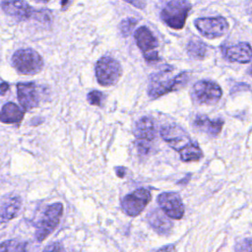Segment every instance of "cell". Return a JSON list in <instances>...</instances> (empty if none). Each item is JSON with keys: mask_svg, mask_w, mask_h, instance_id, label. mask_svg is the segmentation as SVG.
I'll use <instances>...</instances> for the list:
<instances>
[{"mask_svg": "<svg viewBox=\"0 0 252 252\" xmlns=\"http://www.w3.org/2000/svg\"><path fill=\"white\" fill-rule=\"evenodd\" d=\"M170 71L164 70L154 74L148 86V94L152 98L159 97L170 92L184 87L189 81V73L181 72L174 77H169Z\"/></svg>", "mask_w": 252, "mask_h": 252, "instance_id": "cell-1", "label": "cell"}, {"mask_svg": "<svg viewBox=\"0 0 252 252\" xmlns=\"http://www.w3.org/2000/svg\"><path fill=\"white\" fill-rule=\"evenodd\" d=\"M191 10L188 0H170L160 11V20L169 28L181 30Z\"/></svg>", "mask_w": 252, "mask_h": 252, "instance_id": "cell-2", "label": "cell"}, {"mask_svg": "<svg viewBox=\"0 0 252 252\" xmlns=\"http://www.w3.org/2000/svg\"><path fill=\"white\" fill-rule=\"evenodd\" d=\"M12 65L22 75H34L41 71L43 59L32 48L18 49L12 56Z\"/></svg>", "mask_w": 252, "mask_h": 252, "instance_id": "cell-3", "label": "cell"}, {"mask_svg": "<svg viewBox=\"0 0 252 252\" xmlns=\"http://www.w3.org/2000/svg\"><path fill=\"white\" fill-rule=\"evenodd\" d=\"M122 75L120 63L109 56L99 58L95 64V77L97 83L102 87L115 85Z\"/></svg>", "mask_w": 252, "mask_h": 252, "instance_id": "cell-4", "label": "cell"}, {"mask_svg": "<svg viewBox=\"0 0 252 252\" xmlns=\"http://www.w3.org/2000/svg\"><path fill=\"white\" fill-rule=\"evenodd\" d=\"M63 214V205L61 203H53L49 205L42 216V219L36 224L35 238L37 241H43L57 227L61 216Z\"/></svg>", "mask_w": 252, "mask_h": 252, "instance_id": "cell-5", "label": "cell"}, {"mask_svg": "<svg viewBox=\"0 0 252 252\" xmlns=\"http://www.w3.org/2000/svg\"><path fill=\"white\" fill-rule=\"evenodd\" d=\"M136 44L143 53L147 62H157L159 60L158 47V42L154 33L145 26L140 27L134 33Z\"/></svg>", "mask_w": 252, "mask_h": 252, "instance_id": "cell-6", "label": "cell"}, {"mask_svg": "<svg viewBox=\"0 0 252 252\" xmlns=\"http://www.w3.org/2000/svg\"><path fill=\"white\" fill-rule=\"evenodd\" d=\"M151 198L150 190L139 188L123 197L121 201L122 211L129 217H137L150 203Z\"/></svg>", "mask_w": 252, "mask_h": 252, "instance_id": "cell-7", "label": "cell"}, {"mask_svg": "<svg viewBox=\"0 0 252 252\" xmlns=\"http://www.w3.org/2000/svg\"><path fill=\"white\" fill-rule=\"evenodd\" d=\"M195 27L202 35L213 39L225 34L229 26L225 18L218 16L199 18L195 20Z\"/></svg>", "mask_w": 252, "mask_h": 252, "instance_id": "cell-8", "label": "cell"}, {"mask_svg": "<svg viewBox=\"0 0 252 252\" xmlns=\"http://www.w3.org/2000/svg\"><path fill=\"white\" fill-rule=\"evenodd\" d=\"M193 94L199 103L211 105L217 103L220 99L222 91L216 82L201 80L194 85Z\"/></svg>", "mask_w": 252, "mask_h": 252, "instance_id": "cell-9", "label": "cell"}, {"mask_svg": "<svg viewBox=\"0 0 252 252\" xmlns=\"http://www.w3.org/2000/svg\"><path fill=\"white\" fill-rule=\"evenodd\" d=\"M160 210L170 219L180 220L184 215V205L176 192H163L157 198Z\"/></svg>", "mask_w": 252, "mask_h": 252, "instance_id": "cell-10", "label": "cell"}, {"mask_svg": "<svg viewBox=\"0 0 252 252\" xmlns=\"http://www.w3.org/2000/svg\"><path fill=\"white\" fill-rule=\"evenodd\" d=\"M159 134L162 140L177 152L192 141L189 134L182 127L174 123L163 125L160 128Z\"/></svg>", "mask_w": 252, "mask_h": 252, "instance_id": "cell-11", "label": "cell"}, {"mask_svg": "<svg viewBox=\"0 0 252 252\" xmlns=\"http://www.w3.org/2000/svg\"><path fill=\"white\" fill-rule=\"evenodd\" d=\"M18 100L24 110H31L39 103V94L34 83L17 84Z\"/></svg>", "mask_w": 252, "mask_h": 252, "instance_id": "cell-12", "label": "cell"}, {"mask_svg": "<svg viewBox=\"0 0 252 252\" xmlns=\"http://www.w3.org/2000/svg\"><path fill=\"white\" fill-rule=\"evenodd\" d=\"M1 8L18 22L30 19L33 13L32 7L25 0H1Z\"/></svg>", "mask_w": 252, "mask_h": 252, "instance_id": "cell-13", "label": "cell"}, {"mask_svg": "<svg viewBox=\"0 0 252 252\" xmlns=\"http://www.w3.org/2000/svg\"><path fill=\"white\" fill-rule=\"evenodd\" d=\"M134 136L138 142L151 145V142H153L157 136V129L154 119L149 116L140 118L135 124Z\"/></svg>", "mask_w": 252, "mask_h": 252, "instance_id": "cell-14", "label": "cell"}, {"mask_svg": "<svg viewBox=\"0 0 252 252\" xmlns=\"http://www.w3.org/2000/svg\"><path fill=\"white\" fill-rule=\"evenodd\" d=\"M22 201L19 196H6L0 201V222L14 219L20 212Z\"/></svg>", "mask_w": 252, "mask_h": 252, "instance_id": "cell-15", "label": "cell"}, {"mask_svg": "<svg viewBox=\"0 0 252 252\" xmlns=\"http://www.w3.org/2000/svg\"><path fill=\"white\" fill-rule=\"evenodd\" d=\"M225 57L230 62L249 63L251 61V46L248 42H239L227 47L224 51Z\"/></svg>", "mask_w": 252, "mask_h": 252, "instance_id": "cell-16", "label": "cell"}, {"mask_svg": "<svg viewBox=\"0 0 252 252\" xmlns=\"http://www.w3.org/2000/svg\"><path fill=\"white\" fill-rule=\"evenodd\" d=\"M150 225L160 234H167L172 228V222L161 210H154L148 215Z\"/></svg>", "mask_w": 252, "mask_h": 252, "instance_id": "cell-17", "label": "cell"}, {"mask_svg": "<svg viewBox=\"0 0 252 252\" xmlns=\"http://www.w3.org/2000/svg\"><path fill=\"white\" fill-rule=\"evenodd\" d=\"M193 125L197 129L206 132L208 135L216 137L221 131V128H222V125H223V120L220 119V118L211 120L208 116L197 115L194 119Z\"/></svg>", "mask_w": 252, "mask_h": 252, "instance_id": "cell-18", "label": "cell"}, {"mask_svg": "<svg viewBox=\"0 0 252 252\" xmlns=\"http://www.w3.org/2000/svg\"><path fill=\"white\" fill-rule=\"evenodd\" d=\"M24 110L14 102H7L0 110V121L7 124H19L24 118Z\"/></svg>", "mask_w": 252, "mask_h": 252, "instance_id": "cell-19", "label": "cell"}, {"mask_svg": "<svg viewBox=\"0 0 252 252\" xmlns=\"http://www.w3.org/2000/svg\"><path fill=\"white\" fill-rule=\"evenodd\" d=\"M180 159L182 161H198L203 158L202 150L197 142L191 141L179 151Z\"/></svg>", "mask_w": 252, "mask_h": 252, "instance_id": "cell-20", "label": "cell"}, {"mask_svg": "<svg viewBox=\"0 0 252 252\" xmlns=\"http://www.w3.org/2000/svg\"><path fill=\"white\" fill-rule=\"evenodd\" d=\"M187 52L192 58L201 60L206 56L207 45L199 38L190 39L187 43Z\"/></svg>", "mask_w": 252, "mask_h": 252, "instance_id": "cell-21", "label": "cell"}, {"mask_svg": "<svg viewBox=\"0 0 252 252\" xmlns=\"http://www.w3.org/2000/svg\"><path fill=\"white\" fill-rule=\"evenodd\" d=\"M27 242L6 240L0 243V252H27Z\"/></svg>", "mask_w": 252, "mask_h": 252, "instance_id": "cell-22", "label": "cell"}, {"mask_svg": "<svg viewBox=\"0 0 252 252\" xmlns=\"http://www.w3.org/2000/svg\"><path fill=\"white\" fill-rule=\"evenodd\" d=\"M137 25V20L134 18H126L122 20L119 24V30L123 36H128L133 32L135 26Z\"/></svg>", "mask_w": 252, "mask_h": 252, "instance_id": "cell-23", "label": "cell"}, {"mask_svg": "<svg viewBox=\"0 0 252 252\" xmlns=\"http://www.w3.org/2000/svg\"><path fill=\"white\" fill-rule=\"evenodd\" d=\"M87 99L88 101L93 104V105H96V106H101L104 99H105V95L104 94H102L99 91H92L88 94L87 95Z\"/></svg>", "mask_w": 252, "mask_h": 252, "instance_id": "cell-24", "label": "cell"}, {"mask_svg": "<svg viewBox=\"0 0 252 252\" xmlns=\"http://www.w3.org/2000/svg\"><path fill=\"white\" fill-rule=\"evenodd\" d=\"M235 252H251V242L250 239H245L236 246Z\"/></svg>", "mask_w": 252, "mask_h": 252, "instance_id": "cell-25", "label": "cell"}, {"mask_svg": "<svg viewBox=\"0 0 252 252\" xmlns=\"http://www.w3.org/2000/svg\"><path fill=\"white\" fill-rule=\"evenodd\" d=\"M63 251V247L61 245V243L59 242H53L49 245H47L42 252H62Z\"/></svg>", "mask_w": 252, "mask_h": 252, "instance_id": "cell-26", "label": "cell"}, {"mask_svg": "<svg viewBox=\"0 0 252 252\" xmlns=\"http://www.w3.org/2000/svg\"><path fill=\"white\" fill-rule=\"evenodd\" d=\"M125 2H127L128 4L136 7L137 9H145L146 8V0H123Z\"/></svg>", "mask_w": 252, "mask_h": 252, "instance_id": "cell-27", "label": "cell"}, {"mask_svg": "<svg viewBox=\"0 0 252 252\" xmlns=\"http://www.w3.org/2000/svg\"><path fill=\"white\" fill-rule=\"evenodd\" d=\"M8 90H9V84L7 82H2L0 84V94L4 95Z\"/></svg>", "mask_w": 252, "mask_h": 252, "instance_id": "cell-28", "label": "cell"}, {"mask_svg": "<svg viewBox=\"0 0 252 252\" xmlns=\"http://www.w3.org/2000/svg\"><path fill=\"white\" fill-rule=\"evenodd\" d=\"M115 172H116V174H117V176H118V177L123 178V177H124V175H125L126 169H125V167H123V166L115 167Z\"/></svg>", "mask_w": 252, "mask_h": 252, "instance_id": "cell-29", "label": "cell"}, {"mask_svg": "<svg viewBox=\"0 0 252 252\" xmlns=\"http://www.w3.org/2000/svg\"><path fill=\"white\" fill-rule=\"evenodd\" d=\"M172 250H173V246L167 245V246H164L161 249H159L158 252H172Z\"/></svg>", "mask_w": 252, "mask_h": 252, "instance_id": "cell-30", "label": "cell"}, {"mask_svg": "<svg viewBox=\"0 0 252 252\" xmlns=\"http://www.w3.org/2000/svg\"><path fill=\"white\" fill-rule=\"evenodd\" d=\"M68 2H69V0H61V6H62V9L66 7V5H67V3H68Z\"/></svg>", "mask_w": 252, "mask_h": 252, "instance_id": "cell-31", "label": "cell"}, {"mask_svg": "<svg viewBox=\"0 0 252 252\" xmlns=\"http://www.w3.org/2000/svg\"><path fill=\"white\" fill-rule=\"evenodd\" d=\"M35 2H38V3H47L49 0H34Z\"/></svg>", "mask_w": 252, "mask_h": 252, "instance_id": "cell-32", "label": "cell"}]
</instances>
